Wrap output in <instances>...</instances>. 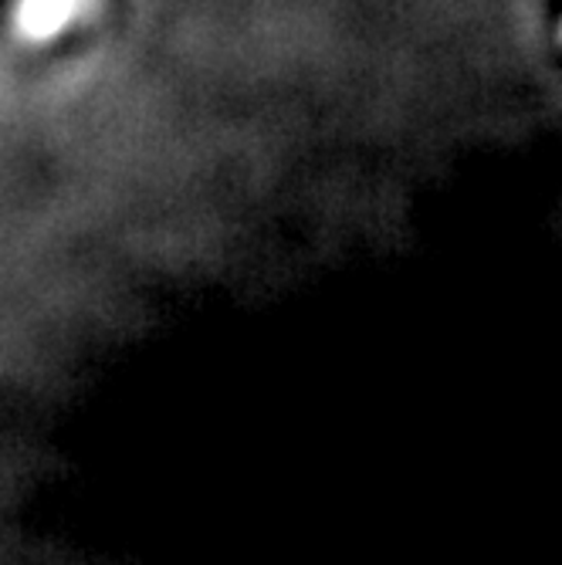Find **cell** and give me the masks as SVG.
Here are the masks:
<instances>
[{"mask_svg":"<svg viewBox=\"0 0 562 565\" xmlns=\"http://www.w3.org/2000/svg\"><path fill=\"white\" fill-rule=\"evenodd\" d=\"M78 8L82 0H18L14 24L28 41H51L75 21Z\"/></svg>","mask_w":562,"mask_h":565,"instance_id":"cell-1","label":"cell"},{"mask_svg":"<svg viewBox=\"0 0 562 565\" xmlns=\"http://www.w3.org/2000/svg\"><path fill=\"white\" fill-rule=\"evenodd\" d=\"M559 41H562V31H559Z\"/></svg>","mask_w":562,"mask_h":565,"instance_id":"cell-2","label":"cell"}]
</instances>
